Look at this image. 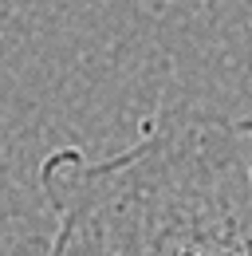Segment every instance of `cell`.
<instances>
[{
    "mask_svg": "<svg viewBox=\"0 0 252 256\" xmlns=\"http://www.w3.org/2000/svg\"><path fill=\"white\" fill-rule=\"evenodd\" d=\"M44 256H252V118L170 106L110 158L48 154Z\"/></svg>",
    "mask_w": 252,
    "mask_h": 256,
    "instance_id": "1",
    "label": "cell"
}]
</instances>
